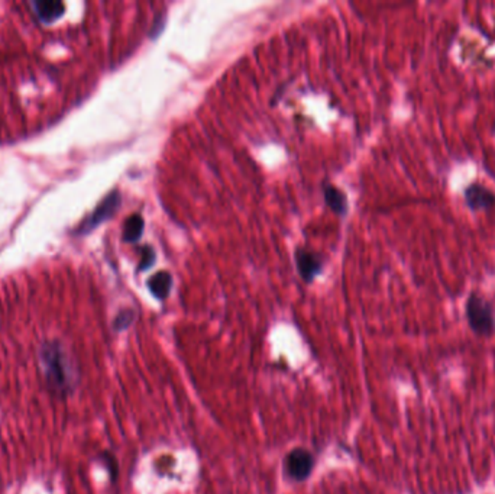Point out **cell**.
<instances>
[{"instance_id": "1", "label": "cell", "mask_w": 495, "mask_h": 494, "mask_svg": "<svg viewBox=\"0 0 495 494\" xmlns=\"http://www.w3.org/2000/svg\"><path fill=\"white\" fill-rule=\"evenodd\" d=\"M39 365L45 382L58 396L70 394L78 382L77 367L58 341H46L39 348Z\"/></svg>"}, {"instance_id": "2", "label": "cell", "mask_w": 495, "mask_h": 494, "mask_svg": "<svg viewBox=\"0 0 495 494\" xmlns=\"http://www.w3.org/2000/svg\"><path fill=\"white\" fill-rule=\"evenodd\" d=\"M465 317L471 330L488 338L495 333V315L491 303L478 292H471L465 303Z\"/></svg>"}, {"instance_id": "3", "label": "cell", "mask_w": 495, "mask_h": 494, "mask_svg": "<svg viewBox=\"0 0 495 494\" xmlns=\"http://www.w3.org/2000/svg\"><path fill=\"white\" fill-rule=\"evenodd\" d=\"M284 473L296 483L306 482L312 475L316 458L314 455L306 448H294L284 458Z\"/></svg>"}, {"instance_id": "4", "label": "cell", "mask_w": 495, "mask_h": 494, "mask_svg": "<svg viewBox=\"0 0 495 494\" xmlns=\"http://www.w3.org/2000/svg\"><path fill=\"white\" fill-rule=\"evenodd\" d=\"M464 200L474 212L489 211L495 207V191L481 183H471L464 190Z\"/></svg>"}, {"instance_id": "5", "label": "cell", "mask_w": 495, "mask_h": 494, "mask_svg": "<svg viewBox=\"0 0 495 494\" xmlns=\"http://www.w3.org/2000/svg\"><path fill=\"white\" fill-rule=\"evenodd\" d=\"M120 204V196L118 191H114V193H110L102 203L100 206L96 209V212L93 213V216L84 223V232L96 228L98 225H100V223L106 219H109L111 215H114L116 212V209L119 207Z\"/></svg>"}, {"instance_id": "6", "label": "cell", "mask_w": 495, "mask_h": 494, "mask_svg": "<svg viewBox=\"0 0 495 494\" xmlns=\"http://www.w3.org/2000/svg\"><path fill=\"white\" fill-rule=\"evenodd\" d=\"M296 263L298 273L303 277V280L310 283L313 279L321 273L322 270V263L318 260L317 255L306 251V249H297L296 252Z\"/></svg>"}, {"instance_id": "7", "label": "cell", "mask_w": 495, "mask_h": 494, "mask_svg": "<svg viewBox=\"0 0 495 494\" xmlns=\"http://www.w3.org/2000/svg\"><path fill=\"white\" fill-rule=\"evenodd\" d=\"M172 287V277L167 271H159L148 280V289L158 300H165Z\"/></svg>"}, {"instance_id": "8", "label": "cell", "mask_w": 495, "mask_h": 494, "mask_svg": "<svg viewBox=\"0 0 495 494\" xmlns=\"http://www.w3.org/2000/svg\"><path fill=\"white\" fill-rule=\"evenodd\" d=\"M325 199L327 206L330 209L338 213V215H345L348 211V200L345 197V195L342 193L341 190L334 188L332 186H326L325 188Z\"/></svg>"}, {"instance_id": "9", "label": "cell", "mask_w": 495, "mask_h": 494, "mask_svg": "<svg viewBox=\"0 0 495 494\" xmlns=\"http://www.w3.org/2000/svg\"><path fill=\"white\" fill-rule=\"evenodd\" d=\"M143 219L139 215H132L126 219L123 225V241L136 242L143 232Z\"/></svg>"}, {"instance_id": "10", "label": "cell", "mask_w": 495, "mask_h": 494, "mask_svg": "<svg viewBox=\"0 0 495 494\" xmlns=\"http://www.w3.org/2000/svg\"><path fill=\"white\" fill-rule=\"evenodd\" d=\"M135 321V312L132 309H125L122 312H119V315L116 316L115 322H114V328L115 330H125L129 328Z\"/></svg>"}, {"instance_id": "11", "label": "cell", "mask_w": 495, "mask_h": 494, "mask_svg": "<svg viewBox=\"0 0 495 494\" xmlns=\"http://www.w3.org/2000/svg\"><path fill=\"white\" fill-rule=\"evenodd\" d=\"M38 8V13L42 16L44 19H55L58 15H61V10H62V5L60 3H51V2H48V3H37L35 5Z\"/></svg>"}, {"instance_id": "12", "label": "cell", "mask_w": 495, "mask_h": 494, "mask_svg": "<svg viewBox=\"0 0 495 494\" xmlns=\"http://www.w3.org/2000/svg\"><path fill=\"white\" fill-rule=\"evenodd\" d=\"M155 263V252L151 247H145L142 251V263L139 264V270H148Z\"/></svg>"}, {"instance_id": "13", "label": "cell", "mask_w": 495, "mask_h": 494, "mask_svg": "<svg viewBox=\"0 0 495 494\" xmlns=\"http://www.w3.org/2000/svg\"><path fill=\"white\" fill-rule=\"evenodd\" d=\"M103 461L106 462V466H107V468H109V471L111 473V480H116V468H118V466H116V461H115V458L114 457H111L110 454H103Z\"/></svg>"}, {"instance_id": "14", "label": "cell", "mask_w": 495, "mask_h": 494, "mask_svg": "<svg viewBox=\"0 0 495 494\" xmlns=\"http://www.w3.org/2000/svg\"><path fill=\"white\" fill-rule=\"evenodd\" d=\"M164 26H165V16L159 15L158 19L154 22V26H152V30H151V38L158 37V34H161V30L164 29Z\"/></svg>"}]
</instances>
